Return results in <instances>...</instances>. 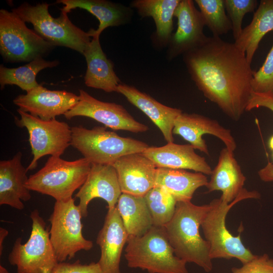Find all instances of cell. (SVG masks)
Here are the masks:
<instances>
[{"label":"cell","mask_w":273,"mask_h":273,"mask_svg":"<svg viewBox=\"0 0 273 273\" xmlns=\"http://www.w3.org/2000/svg\"><path fill=\"white\" fill-rule=\"evenodd\" d=\"M183 60L203 95L229 118L238 121L253 92L254 71L245 54L234 42L212 36L184 54Z\"/></svg>","instance_id":"1"},{"label":"cell","mask_w":273,"mask_h":273,"mask_svg":"<svg viewBox=\"0 0 273 273\" xmlns=\"http://www.w3.org/2000/svg\"><path fill=\"white\" fill-rule=\"evenodd\" d=\"M210 204L196 205L191 201L177 202L174 215L164 226L175 255L194 263L209 272L212 269L209 245L199 228Z\"/></svg>","instance_id":"2"},{"label":"cell","mask_w":273,"mask_h":273,"mask_svg":"<svg viewBox=\"0 0 273 273\" xmlns=\"http://www.w3.org/2000/svg\"><path fill=\"white\" fill-rule=\"evenodd\" d=\"M125 252L129 267L149 273H189L187 262L175 255L164 227L153 225L141 237H129Z\"/></svg>","instance_id":"3"},{"label":"cell","mask_w":273,"mask_h":273,"mask_svg":"<svg viewBox=\"0 0 273 273\" xmlns=\"http://www.w3.org/2000/svg\"><path fill=\"white\" fill-rule=\"evenodd\" d=\"M259 193L255 191H245L233 202L228 204L220 198L213 200L210 203V208L202 221V227L205 239L210 247L211 259L233 258L240 261L243 264L255 255L247 248L241 239V232L234 236L227 229L225 224L226 215L230 209L239 202L247 199H258Z\"/></svg>","instance_id":"4"},{"label":"cell","mask_w":273,"mask_h":273,"mask_svg":"<svg viewBox=\"0 0 273 273\" xmlns=\"http://www.w3.org/2000/svg\"><path fill=\"white\" fill-rule=\"evenodd\" d=\"M92 167L84 158L67 161L50 156L44 165L30 175L26 184L30 190L49 195L57 201L72 198L74 192L83 185Z\"/></svg>","instance_id":"5"},{"label":"cell","mask_w":273,"mask_h":273,"mask_svg":"<svg viewBox=\"0 0 273 273\" xmlns=\"http://www.w3.org/2000/svg\"><path fill=\"white\" fill-rule=\"evenodd\" d=\"M71 130V145L92 164L112 165L124 155L142 153L150 147L142 141L121 136L105 126H74Z\"/></svg>","instance_id":"6"},{"label":"cell","mask_w":273,"mask_h":273,"mask_svg":"<svg viewBox=\"0 0 273 273\" xmlns=\"http://www.w3.org/2000/svg\"><path fill=\"white\" fill-rule=\"evenodd\" d=\"M49 6L46 3L35 5L24 3L12 11L25 22L31 23L34 31L55 47H67L83 55L92 38L90 32L73 24L65 12L58 18L53 17Z\"/></svg>","instance_id":"7"},{"label":"cell","mask_w":273,"mask_h":273,"mask_svg":"<svg viewBox=\"0 0 273 273\" xmlns=\"http://www.w3.org/2000/svg\"><path fill=\"white\" fill-rule=\"evenodd\" d=\"M55 47L28 28L12 10H0V53L4 60L30 62L43 58Z\"/></svg>","instance_id":"8"},{"label":"cell","mask_w":273,"mask_h":273,"mask_svg":"<svg viewBox=\"0 0 273 273\" xmlns=\"http://www.w3.org/2000/svg\"><path fill=\"white\" fill-rule=\"evenodd\" d=\"M30 236L25 244L22 238L15 241L9 254V263L17 267V273H52L59 262L50 240V231L39 211H31Z\"/></svg>","instance_id":"9"},{"label":"cell","mask_w":273,"mask_h":273,"mask_svg":"<svg viewBox=\"0 0 273 273\" xmlns=\"http://www.w3.org/2000/svg\"><path fill=\"white\" fill-rule=\"evenodd\" d=\"M81 218L80 208L74 198L56 201L49 220L50 240L59 262L71 259L79 251H88L93 248V242L83 236Z\"/></svg>","instance_id":"10"},{"label":"cell","mask_w":273,"mask_h":273,"mask_svg":"<svg viewBox=\"0 0 273 273\" xmlns=\"http://www.w3.org/2000/svg\"><path fill=\"white\" fill-rule=\"evenodd\" d=\"M17 111L20 118L16 119V124L27 130L33 155L32 160L26 168L27 171L35 169L38 161L46 155L60 157L71 145V127L67 123L56 118L42 120L19 109Z\"/></svg>","instance_id":"11"},{"label":"cell","mask_w":273,"mask_h":273,"mask_svg":"<svg viewBox=\"0 0 273 273\" xmlns=\"http://www.w3.org/2000/svg\"><path fill=\"white\" fill-rule=\"evenodd\" d=\"M77 104L64 116L67 119L76 116L90 118L115 130L134 133L149 129L146 125L136 120L122 105L99 100L84 90H79Z\"/></svg>","instance_id":"12"},{"label":"cell","mask_w":273,"mask_h":273,"mask_svg":"<svg viewBox=\"0 0 273 273\" xmlns=\"http://www.w3.org/2000/svg\"><path fill=\"white\" fill-rule=\"evenodd\" d=\"M79 96L66 90H49L39 85L13 100L21 110L44 120L64 115L78 102Z\"/></svg>","instance_id":"13"},{"label":"cell","mask_w":273,"mask_h":273,"mask_svg":"<svg viewBox=\"0 0 273 273\" xmlns=\"http://www.w3.org/2000/svg\"><path fill=\"white\" fill-rule=\"evenodd\" d=\"M173 133L182 137L195 149L209 155L207 144L202 136L212 135L222 141L225 148L234 152L237 144L230 129L217 120L202 115L182 112L175 120Z\"/></svg>","instance_id":"14"},{"label":"cell","mask_w":273,"mask_h":273,"mask_svg":"<svg viewBox=\"0 0 273 273\" xmlns=\"http://www.w3.org/2000/svg\"><path fill=\"white\" fill-rule=\"evenodd\" d=\"M177 28L168 44L167 56L173 59L201 44L206 39L205 23L192 0H180L175 12Z\"/></svg>","instance_id":"15"},{"label":"cell","mask_w":273,"mask_h":273,"mask_svg":"<svg viewBox=\"0 0 273 273\" xmlns=\"http://www.w3.org/2000/svg\"><path fill=\"white\" fill-rule=\"evenodd\" d=\"M122 192L116 171L112 165L92 164L88 176L75 195L79 199L81 214L87 216L89 202L95 198H101L108 204V210L116 207Z\"/></svg>","instance_id":"16"},{"label":"cell","mask_w":273,"mask_h":273,"mask_svg":"<svg viewBox=\"0 0 273 273\" xmlns=\"http://www.w3.org/2000/svg\"><path fill=\"white\" fill-rule=\"evenodd\" d=\"M112 165L122 193L144 197L155 186L157 167L142 153L124 155Z\"/></svg>","instance_id":"17"},{"label":"cell","mask_w":273,"mask_h":273,"mask_svg":"<svg viewBox=\"0 0 273 273\" xmlns=\"http://www.w3.org/2000/svg\"><path fill=\"white\" fill-rule=\"evenodd\" d=\"M129 238L116 207L108 210L97 244L101 254L98 262L103 273H122L120 269L123 247Z\"/></svg>","instance_id":"18"},{"label":"cell","mask_w":273,"mask_h":273,"mask_svg":"<svg viewBox=\"0 0 273 273\" xmlns=\"http://www.w3.org/2000/svg\"><path fill=\"white\" fill-rule=\"evenodd\" d=\"M142 153L157 167L190 169L205 175L212 172L205 158L197 154L190 144L168 143L161 147H149Z\"/></svg>","instance_id":"19"},{"label":"cell","mask_w":273,"mask_h":273,"mask_svg":"<svg viewBox=\"0 0 273 273\" xmlns=\"http://www.w3.org/2000/svg\"><path fill=\"white\" fill-rule=\"evenodd\" d=\"M117 93L124 96L129 103L151 119L160 129L167 143L174 142V123L183 112L180 109L165 106L149 95L124 83L119 84Z\"/></svg>","instance_id":"20"},{"label":"cell","mask_w":273,"mask_h":273,"mask_svg":"<svg viewBox=\"0 0 273 273\" xmlns=\"http://www.w3.org/2000/svg\"><path fill=\"white\" fill-rule=\"evenodd\" d=\"M210 180L206 186L208 192L219 191L220 199L228 204L233 202L245 190L246 180L241 168L233 152L224 148L221 150L218 162L210 174Z\"/></svg>","instance_id":"21"},{"label":"cell","mask_w":273,"mask_h":273,"mask_svg":"<svg viewBox=\"0 0 273 273\" xmlns=\"http://www.w3.org/2000/svg\"><path fill=\"white\" fill-rule=\"evenodd\" d=\"M22 154L17 152L9 160L0 161V205H9L22 210L31 198L26 184L28 179L27 170L21 162Z\"/></svg>","instance_id":"22"},{"label":"cell","mask_w":273,"mask_h":273,"mask_svg":"<svg viewBox=\"0 0 273 273\" xmlns=\"http://www.w3.org/2000/svg\"><path fill=\"white\" fill-rule=\"evenodd\" d=\"M89 31L92 38L83 54L87 64L84 83L89 87L117 92L121 83L114 71L113 64L102 50L100 36L93 33L92 28Z\"/></svg>","instance_id":"23"},{"label":"cell","mask_w":273,"mask_h":273,"mask_svg":"<svg viewBox=\"0 0 273 273\" xmlns=\"http://www.w3.org/2000/svg\"><path fill=\"white\" fill-rule=\"evenodd\" d=\"M57 3L64 5L61 12L67 14L73 9L80 8L94 15L100 24L97 29H93V32L99 36L107 27L127 22L131 14L128 8L105 0H58Z\"/></svg>","instance_id":"24"},{"label":"cell","mask_w":273,"mask_h":273,"mask_svg":"<svg viewBox=\"0 0 273 273\" xmlns=\"http://www.w3.org/2000/svg\"><path fill=\"white\" fill-rule=\"evenodd\" d=\"M208 181L206 175L200 172L157 167L155 186L163 187L177 202L191 201L195 192L206 187Z\"/></svg>","instance_id":"25"},{"label":"cell","mask_w":273,"mask_h":273,"mask_svg":"<svg viewBox=\"0 0 273 273\" xmlns=\"http://www.w3.org/2000/svg\"><path fill=\"white\" fill-rule=\"evenodd\" d=\"M180 0H135L131 6L142 17H151L156 25L154 35L160 46H168L173 29V18Z\"/></svg>","instance_id":"26"},{"label":"cell","mask_w":273,"mask_h":273,"mask_svg":"<svg viewBox=\"0 0 273 273\" xmlns=\"http://www.w3.org/2000/svg\"><path fill=\"white\" fill-rule=\"evenodd\" d=\"M273 30V0L260 1L250 23L243 28L235 44L246 55L251 64L261 40Z\"/></svg>","instance_id":"27"},{"label":"cell","mask_w":273,"mask_h":273,"mask_svg":"<svg viewBox=\"0 0 273 273\" xmlns=\"http://www.w3.org/2000/svg\"><path fill=\"white\" fill-rule=\"evenodd\" d=\"M116 207L129 237H141L153 226L144 197L122 193Z\"/></svg>","instance_id":"28"},{"label":"cell","mask_w":273,"mask_h":273,"mask_svg":"<svg viewBox=\"0 0 273 273\" xmlns=\"http://www.w3.org/2000/svg\"><path fill=\"white\" fill-rule=\"evenodd\" d=\"M59 64L57 60L51 61L39 58L17 68H7L1 65V88L3 89L8 84L16 85L27 93L39 85L36 80L38 72L45 68L56 67Z\"/></svg>","instance_id":"29"},{"label":"cell","mask_w":273,"mask_h":273,"mask_svg":"<svg viewBox=\"0 0 273 273\" xmlns=\"http://www.w3.org/2000/svg\"><path fill=\"white\" fill-rule=\"evenodd\" d=\"M150 211L153 224L164 227L173 217L177 201L163 187L155 186L144 197Z\"/></svg>","instance_id":"30"},{"label":"cell","mask_w":273,"mask_h":273,"mask_svg":"<svg viewBox=\"0 0 273 273\" xmlns=\"http://www.w3.org/2000/svg\"><path fill=\"white\" fill-rule=\"evenodd\" d=\"M205 25L214 36L220 37L232 29L230 19L225 13L224 0H195Z\"/></svg>","instance_id":"31"},{"label":"cell","mask_w":273,"mask_h":273,"mask_svg":"<svg viewBox=\"0 0 273 273\" xmlns=\"http://www.w3.org/2000/svg\"><path fill=\"white\" fill-rule=\"evenodd\" d=\"M225 9L232 25L234 39L236 40L242 31V21L245 14L254 12L255 0H224Z\"/></svg>","instance_id":"32"},{"label":"cell","mask_w":273,"mask_h":273,"mask_svg":"<svg viewBox=\"0 0 273 273\" xmlns=\"http://www.w3.org/2000/svg\"><path fill=\"white\" fill-rule=\"evenodd\" d=\"M251 85L253 92L273 95V44L263 65L254 71Z\"/></svg>","instance_id":"33"},{"label":"cell","mask_w":273,"mask_h":273,"mask_svg":"<svg viewBox=\"0 0 273 273\" xmlns=\"http://www.w3.org/2000/svg\"><path fill=\"white\" fill-rule=\"evenodd\" d=\"M231 273H273V259L266 254L256 255L241 267H233Z\"/></svg>","instance_id":"34"},{"label":"cell","mask_w":273,"mask_h":273,"mask_svg":"<svg viewBox=\"0 0 273 273\" xmlns=\"http://www.w3.org/2000/svg\"><path fill=\"white\" fill-rule=\"evenodd\" d=\"M52 273H103L98 262L81 264L79 260L71 263L58 262Z\"/></svg>","instance_id":"35"},{"label":"cell","mask_w":273,"mask_h":273,"mask_svg":"<svg viewBox=\"0 0 273 273\" xmlns=\"http://www.w3.org/2000/svg\"><path fill=\"white\" fill-rule=\"evenodd\" d=\"M259 107H264L273 112V95L252 92L246 111Z\"/></svg>","instance_id":"36"},{"label":"cell","mask_w":273,"mask_h":273,"mask_svg":"<svg viewBox=\"0 0 273 273\" xmlns=\"http://www.w3.org/2000/svg\"><path fill=\"white\" fill-rule=\"evenodd\" d=\"M258 175L263 181H273V164L268 162L266 165L258 171Z\"/></svg>","instance_id":"37"},{"label":"cell","mask_w":273,"mask_h":273,"mask_svg":"<svg viewBox=\"0 0 273 273\" xmlns=\"http://www.w3.org/2000/svg\"><path fill=\"white\" fill-rule=\"evenodd\" d=\"M8 235V230L3 228H0V255H2L3 251L4 241Z\"/></svg>","instance_id":"38"},{"label":"cell","mask_w":273,"mask_h":273,"mask_svg":"<svg viewBox=\"0 0 273 273\" xmlns=\"http://www.w3.org/2000/svg\"><path fill=\"white\" fill-rule=\"evenodd\" d=\"M269 148L273 151V135L270 138L268 141Z\"/></svg>","instance_id":"39"},{"label":"cell","mask_w":273,"mask_h":273,"mask_svg":"<svg viewBox=\"0 0 273 273\" xmlns=\"http://www.w3.org/2000/svg\"><path fill=\"white\" fill-rule=\"evenodd\" d=\"M0 273H9L8 270L2 265H0Z\"/></svg>","instance_id":"40"},{"label":"cell","mask_w":273,"mask_h":273,"mask_svg":"<svg viewBox=\"0 0 273 273\" xmlns=\"http://www.w3.org/2000/svg\"><path fill=\"white\" fill-rule=\"evenodd\" d=\"M272 158H273V153H272Z\"/></svg>","instance_id":"41"}]
</instances>
